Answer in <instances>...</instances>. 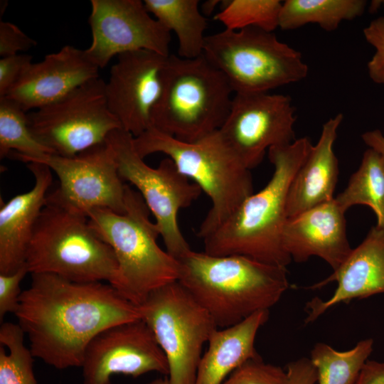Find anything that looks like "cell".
<instances>
[{
  "mask_svg": "<svg viewBox=\"0 0 384 384\" xmlns=\"http://www.w3.org/2000/svg\"><path fill=\"white\" fill-rule=\"evenodd\" d=\"M221 1L219 0H208L205 1L203 3L201 8H200L201 13L204 16L211 15L217 6L221 4Z\"/></svg>",
  "mask_w": 384,
  "mask_h": 384,
  "instance_id": "38",
  "label": "cell"
},
{
  "mask_svg": "<svg viewBox=\"0 0 384 384\" xmlns=\"http://www.w3.org/2000/svg\"><path fill=\"white\" fill-rule=\"evenodd\" d=\"M117 57L105 82L107 102L122 129L136 137L151 127V113L161 92L168 56L143 49Z\"/></svg>",
  "mask_w": 384,
  "mask_h": 384,
  "instance_id": "16",
  "label": "cell"
},
{
  "mask_svg": "<svg viewBox=\"0 0 384 384\" xmlns=\"http://www.w3.org/2000/svg\"><path fill=\"white\" fill-rule=\"evenodd\" d=\"M198 0H144L149 14L178 40V55L195 58L203 54L207 18Z\"/></svg>",
  "mask_w": 384,
  "mask_h": 384,
  "instance_id": "23",
  "label": "cell"
},
{
  "mask_svg": "<svg viewBox=\"0 0 384 384\" xmlns=\"http://www.w3.org/2000/svg\"><path fill=\"white\" fill-rule=\"evenodd\" d=\"M373 348L372 338L361 340L344 351L325 343H316L309 358L316 370L318 384H355Z\"/></svg>",
  "mask_w": 384,
  "mask_h": 384,
  "instance_id": "26",
  "label": "cell"
},
{
  "mask_svg": "<svg viewBox=\"0 0 384 384\" xmlns=\"http://www.w3.org/2000/svg\"><path fill=\"white\" fill-rule=\"evenodd\" d=\"M383 5V8H384V1H381Z\"/></svg>",
  "mask_w": 384,
  "mask_h": 384,
  "instance_id": "40",
  "label": "cell"
},
{
  "mask_svg": "<svg viewBox=\"0 0 384 384\" xmlns=\"http://www.w3.org/2000/svg\"><path fill=\"white\" fill-rule=\"evenodd\" d=\"M36 139L52 153L70 157L102 144L122 128L109 109L105 82L95 78L60 100L28 113Z\"/></svg>",
  "mask_w": 384,
  "mask_h": 384,
  "instance_id": "11",
  "label": "cell"
},
{
  "mask_svg": "<svg viewBox=\"0 0 384 384\" xmlns=\"http://www.w3.org/2000/svg\"><path fill=\"white\" fill-rule=\"evenodd\" d=\"M203 55L224 74L234 93L267 92L309 73L300 52L273 32L255 27L206 36Z\"/></svg>",
  "mask_w": 384,
  "mask_h": 384,
  "instance_id": "8",
  "label": "cell"
},
{
  "mask_svg": "<svg viewBox=\"0 0 384 384\" xmlns=\"http://www.w3.org/2000/svg\"><path fill=\"white\" fill-rule=\"evenodd\" d=\"M137 153L144 159L161 153L177 169L198 185L211 207L200 225L203 239L229 218L253 191L247 169L223 139L219 130L194 142H186L154 127L133 138Z\"/></svg>",
  "mask_w": 384,
  "mask_h": 384,
  "instance_id": "5",
  "label": "cell"
},
{
  "mask_svg": "<svg viewBox=\"0 0 384 384\" xmlns=\"http://www.w3.org/2000/svg\"><path fill=\"white\" fill-rule=\"evenodd\" d=\"M286 370L265 363L260 356L235 369L222 384H287Z\"/></svg>",
  "mask_w": 384,
  "mask_h": 384,
  "instance_id": "30",
  "label": "cell"
},
{
  "mask_svg": "<svg viewBox=\"0 0 384 384\" xmlns=\"http://www.w3.org/2000/svg\"><path fill=\"white\" fill-rule=\"evenodd\" d=\"M88 18L92 33L85 50L100 69L115 55L149 50L169 56L171 32L151 17L140 0H91Z\"/></svg>",
  "mask_w": 384,
  "mask_h": 384,
  "instance_id": "14",
  "label": "cell"
},
{
  "mask_svg": "<svg viewBox=\"0 0 384 384\" xmlns=\"http://www.w3.org/2000/svg\"><path fill=\"white\" fill-rule=\"evenodd\" d=\"M14 314L33 356L58 370L81 367L87 345L100 331L141 319L138 306L109 283L50 274H31Z\"/></svg>",
  "mask_w": 384,
  "mask_h": 384,
  "instance_id": "1",
  "label": "cell"
},
{
  "mask_svg": "<svg viewBox=\"0 0 384 384\" xmlns=\"http://www.w3.org/2000/svg\"><path fill=\"white\" fill-rule=\"evenodd\" d=\"M28 273L29 272L25 264L11 274H0L1 321L6 314L16 312L19 305V298L22 293L20 284Z\"/></svg>",
  "mask_w": 384,
  "mask_h": 384,
  "instance_id": "32",
  "label": "cell"
},
{
  "mask_svg": "<svg viewBox=\"0 0 384 384\" xmlns=\"http://www.w3.org/2000/svg\"><path fill=\"white\" fill-rule=\"evenodd\" d=\"M169 364L171 384H194L202 349L218 329L209 313L177 280L151 292L138 306Z\"/></svg>",
  "mask_w": 384,
  "mask_h": 384,
  "instance_id": "9",
  "label": "cell"
},
{
  "mask_svg": "<svg viewBox=\"0 0 384 384\" xmlns=\"http://www.w3.org/2000/svg\"><path fill=\"white\" fill-rule=\"evenodd\" d=\"M36 41L23 32L17 26L0 21V55H15L36 46Z\"/></svg>",
  "mask_w": 384,
  "mask_h": 384,
  "instance_id": "33",
  "label": "cell"
},
{
  "mask_svg": "<svg viewBox=\"0 0 384 384\" xmlns=\"http://www.w3.org/2000/svg\"><path fill=\"white\" fill-rule=\"evenodd\" d=\"M233 93L227 78L203 54L195 58L170 54L151 113V127L182 142L198 141L220 129Z\"/></svg>",
  "mask_w": 384,
  "mask_h": 384,
  "instance_id": "6",
  "label": "cell"
},
{
  "mask_svg": "<svg viewBox=\"0 0 384 384\" xmlns=\"http://www.w3.org/2000/svg\"><path fill=\"white\" fill-rule=\"evenodd\" d=\"M366 41L375 48V53L367 64L371 80L384 85V17L373 19L363 29Z\"/></svg>",
  "mask_w": 384,
  "mask_h": 384,
  "instance_id": "31",
  "label": "cell"
},
{
  "mask_svg": "<svg viewBox=\"0 0 384 384\" xmlns=\"http://www.w3.org/2000/svg\"><path fill=\"white\" fill-rule=\"evenodd\" d=\"M334 199L344 212L355 205L370 207L376 225L384 227V163L375 151L369 148L364 152L359 168Z\"/></svg>",
  "mask_w": 384,
  "mask_h": 384,
  "instance_id": "25",
  "label": "cell"
},
{
  "mask_svg": "<svg viewBox=\"0 0 384 384\" xmlns=\"http://www.w3.org/2000/svg\"><path fill=\"white\" fill-rule=\"evenodd\" d=\"M268 318L269 310L260 311L236 325L217 329L201 358L194 384H222L235 369L258 356L256 336Z\"/></svg>",
  "mask_w": 384,
  "mask_h": 384,
  "instance_id": "22",
  "label": "cell"
},
{
  "mask_svg": "<svg viewBox=\"0 0 384 384\" xmlns=\"http://www.w3.org/2000/svg\"><path fill=\"white\" fill-rule=\"evenodd\" d=\"M361 137L370 149L380 155L384 163V135L383 133L378 129H375L362 134Z\"/></svg>",
  "mask_w": 384,
  "mask_h": 384,
  "instance_id": "37",
  "label": "cell"
},
{
  "mask_svg": "<svg viewBox=\"0 0 384 384\" xmlns=\"http://www.w3.org/2000/svg\"><path fill=\"white\" fill-rule=\"evenodd\" d=\"M355 384H384V363L368 360Z\"/></svg>",
  "mask_w": 384,
  "mask_h": 384,
  "instance_id": "36",
  "label": "cell"
},
{
  "mask_svg": "<svg viewBox=\"0 0 384 384\" xmlns=\"http://www.w3.org/2000/svg\"><path fill=\"white\" fill-rule=\"evenodd\" d=\"M333 282L337 287L329 299L314 297L306 303L305 324L340 303L384 293V227H372L338 268L309 288L320 289Z\"/></svg>",
  "mask_w": 384,
  "mask_h": 384,
  "instance_id": "18",
  "label": "cell"
},
{
  "mask_svg": "<svg viewBox=\"0 0 384 384\" xmlns=\"http://www.w3.org/2000/svg\"><path fill=\"white\" fill-rule=\"evenodd\" d=\"M178 281L218 329L270 310L289 289L287 267L242 255L214 256L191 250L178 259Z\"/></svg>",
  "mask_w": 384,
  "mask_h": 384,
  "instance_id": "3",
  "label": "cell"
},
{
  "mask_svg": "<svg viewBox=\"0 0 384 384\" xmlns=\"http://www.w3.org/2000/svg\"><path fill=\"white\" fill-rule=\"evenodd\" d=\"M147 384H171L168 378L166 377L164 378H157L155 379Z\"/></svg>",
  "mask_w": 384,
  "mask_h": 384,
  "instance_id": "39",
  "label": "cell"
},
{
  "mask_svg": "<svg viewBox=\"0 0 384 384\" xmlns=\"http://www.w3.org/2000/svg\"><path fill=\"white\" fill-rule=\"evenodd\" d=\"M295 108L289 96L267 92L235 93L219 132L250 170L262 161L267 149L296 140Z\"/></svg>",
  "mask_w": 384,
  "mask_h": 384,
  "instance_id": "13",
  "label": "cell"
},
{
  "mask_svg": "<svg viewBox=\"0 0 384 384\" xmlns=\"http://www.w3.org/2000/svg\"><path fill=\"white\" fill-rule=\"evenodd\" d=\"M345 213L334 198L287 218L282 238L292 260L301 263L316 256L333 271L338 268L352 251Z\"/></svg>",
  "mask_w": 384,
  "mask_h": 384,
  "instance_id": "19",
  "label": "cell"
},
{
  "mask_svg": "<svg viewBox=\"0 0 384 384\" xmlns=\"http://www.w3.org/2000/svg\"><path fill=\"white\" fill-rule=\"evenodd\" d=\"M214 18L225 29L238 31L249 27L273 32L279 27L282 1L279 0H226Z\"/></svg>",
  "mask_w": 384,
  "mask_h": 384,
  "instance_id": "29",
  "label": "cell"
},
{
  "mask_svg": "<svg viewBox=\"0 0 384 384\" xmlns=\"http://www.w3.org/2000/svg\"><path fill=\"white\" fill-rule=\"evenodd\" d=\"M24 332L18 324L0 327V384H38L33 373L34 356L24 345Z\"/></svg>",
  "mask_w": 384,
  "mask_h": 384,
  "instance_id": "28",
  "label": "cell"
},
{
  "mask_svg": "<svg viewBox=\"0 0 384 384\" xmlns=\"http://www.w3.org/2000/svg\"><path fill=\"white\" fill-rule=\"evenodd\" d=\"M46 154L52 153L32 134L26 112L9 98L0 97V158L28 163Z\"/></svg>",
  "mask_w": 384,
  "mask_h": 384,
  "instance_id": "27",
  "label": "cell"
},
{
  "mask_svg": "<svg viewBox=\"0 0 384 384\" xmlns=\"http://www.w3.org/2000/svg\"><path fill=\"white\" fill-rule=\"evenodd\" d=\"M81 368L82 384H111V376L117 373L133 378L149 372L169 374L166 357L141 319L97 334L85 349Z\"/></svg>",
  "mask_w": 384,
  "mask_h": 384,
  "instance_id": "15",
  "label": "cell"
},
{
  "mask_svg": "<svg viewBox=\"0 0 384 384\" xmlns=\"http://www.w3.org/2000/svg\"><path fill=\"white\" fill-rule=\"evenodd\" d=\"M287 384H316V370L309 358H299L289 363L286 369Z\"/></svg>",
  "mask_w": 384,
  "mask_h": 384,
  "instance_id": "35",
  "label": "cell"
},
{
  "mask_svg": "<svg viewBox=\"0 0 384 384\" xmlns=\"http://www.w3.org/2000/svg\"><path fill=\"white\" fill-rule=\"evenodd\" d=\"M32 56L27 54H17L0 59V97L7 95L32 63Z\"/></svg>",
  "mask_w": 384,
  "mask_h": 384,
  "instance_id": "34",
  "label": "cell"
},
{
  "mask_svg": "<svg viewBox=\"0 0 384 384\" xmlns=\"http://www.w3.org/2000/svg\"><path fill=\"white\" fill-rule=\"evenodd\" d=\"M29 162L46 165L58 177V185L48 193L46 204L85 216L95 208L125 212L128 185L119 176L114 151L106 142L73 156L46 154Z\"/></svg>",
  "mask_w": 384,
  "mask_h": 384,
  "instance_id": "12",
  "label": "cell"
},
{
  "mask_svg": "<svg viewBox=\"0 0 384 384\" xmlns=\"http://www.w3.org/2000/svg\"><path fill=\"white\" fill-rule=\"evenodd\" d=\"M312 144L308 137L268 150L274 166L266 186L247 197L223 223L202 240L214 256L242 255L287 267L292 258L283 244L289 188Z\"/></svg>",
  "mask_w": 384,
  "mask_h": 384,
  "instance_id": "2",
  "label": "cell"
},
{
  "mask_svg": "<svg viewBox=\"0 0 384 384\" xmlns=\"http://www.w3.org/2000/svg\"><path fill=\"white\" fill-rule=\"evenodd\" d=\"M133 138L120 128L112 132L105 142L114 151L119 176L142 196L155 218L166 251L178 260L191 250L179 228L178 213L189 207L202 191L168 157L156 168L146 164L137 153Z\"/></svg>",
  "mask_w": 384,
  "mask_h": 384,
  "instance_id": "10",
  "label": "cell"
},
{
  "mask_svg": "<svg viewBox=\"0 0 384 384\" xmlns=\"http://www.w3.org/2000/svg\"><path fill=\"white\" fill-rule=\"evenodd\" d=\"M25 264L31 274L110 284L118 267L112 249L87 216L50 204H46L37 220Z\"/></svg>",
  "mask_w": 384,
  "mask_h": 384,
  "instance_id": "7",
  "label": "cell"
},
{
  "mask_svg": "<svg viewBox=\"0 0 384 384\" xmlns=\"http://www.w3.org/2000/svg\"><path fill=\"white\" fill-rule=\"evenodd\" d=\"M27 167L34 177L33 188L0 208V274H11L25 265L36 224L53 183L52 171L46 165L29 162Z\"/></svg>",
  "mask_w": 384,
  "mask_h": 384,
  "instance_id": "20",
  "label": "cell"
},
{
  "mask_svg": "<svg viewBox=\"0 0 384 384\" xmlns=\"http://www.w3.org/2000/svg\"><path fill=\"white\" fill-rule=\"evenodd\" d=\"M343 118V114L338 113L323 124L319 141L311 146L294 176L287 196L288 218L335 198L338 161L333 146Z\"/></svg>",
  "mask_w": 384,
  "mask_h": 384,
  "instance_id": "21",
  "label": "cell"
},
{
  "mask_svg": "<svg viewBox=\"0 0 384 384\" xmlns=\"http://www.w3.org/2000/svg\"><path fill=\"white\" fill-rule=\"evenodd\" d=\"M366 5L363 0H286L282 1L279 27L293 30L315 23L333 31L343 21L361 16Z\"/></svg>",
  "mask_w": 384,
  "mask_h": 384,
  "instance_id": "24",
  "label": "cell"
},
{
  "mask_svg": "<svg viewBox=\"0 0 384 384\" xmlns=\"http://www.w3.org/2000/svg\"><path fill=\"white\" fill-rule=\"evenodd\" d=\"M137 191L127 186L125 212L95 208L87 216L100 238L112 249L117 272L111 284L125 299L139 306L155 289L177 281L179 263L157 243L159 229Z\"/></svg>",
  "mask_w": 384,
  "mask_h": 384,
  "instance_id": "4",
  "label": "cell"
},
{
  "mask_svg": "<svg viewBox=\"0 0 384 384\" xmlns=\"http://www.w3.org/2000/svg\"><path fill=\"white\" fill-rule=\"evenodd\" d=\"M99 69L85 50L67 45L42 61L32 63L5 97L25 112L37 110L99 78Z\"/></svg>",
  "mask_w": 384,
  "mask_h": 384,
  "instance_id": "17",
  "label": "cell"
}]
</instances>
